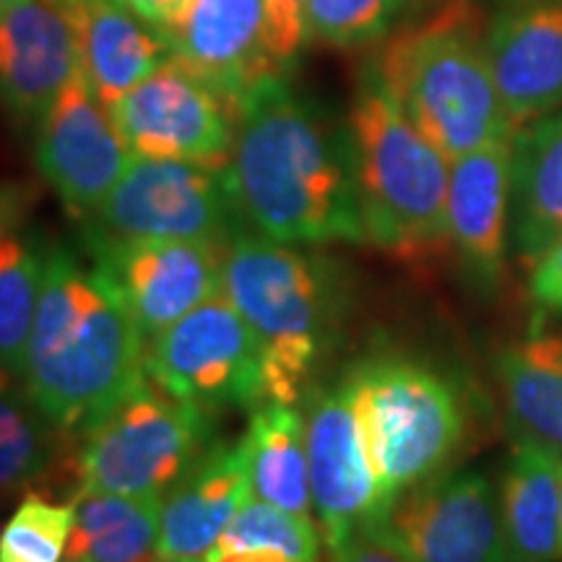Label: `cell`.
<instances>
[{"instance_id":"cell-1","label":"cell","mask_w":562,"mask_h":562,"mask_svg":"<svg viewBox=\"0 0 562 562\" xmlns=\"http://www.w3.org/2000/svg\"><path fill=\"white\" fill-rule=\"evenodd\" d=\"M227 180L258 235L286 245L368 243L349 131L302 100L284 74L237 104Z\"/></svg>"},{"instance_id":"cell-2","label":"cell","mask_w":562,"mask_h":562,"mask_svg":"<svg viewBox=\"0 0 562 562\" xmlns=\"http://www.w3.org/2000/svg\"><path fill=\"white\" fill-rule=\"evenodd\" d=\"M144 334L94 263L45 250L21 383L66 435L94 427L144 372Z\"/></svg>"},{"instance_id":"cell-3","label":"cell","mask_w":562,"mask_h":562,"mask_svg":"<svg viewBox=\"0 0 562 562\" xmlns=\"http://www.w3.org/2000/svg\"><path fill=\"white\" fill-rule=\"evenodd\" d=\"M224 297L261 344L269 402L297 404L341 339L347 273L321 252L237 232L224 245Z\"/></svg>"},{"instance_id":"cell-4","label":"cell","mask_w":562,"mask_h":562,"mask_svg":"<svg viewBox=\"0 0 562 562\" xmlns=\"http://www.w3.org/2000/svg\"><path fill=\"white\" fill-rule=\"evenodd\" d=\"M347 131L368 243L406 261L446 248L451 161L406 117L378 63L362 68Z\"/></svg>"},{"instance_id":"cell-5","label":"cell","mask_w":562,"mask_h":562,"mask_svg":"<svg viewBox=\"0 0 562 562\" xmlns=\"http://www.w3.org/2000/svg\"><path fill=\"white\" fill-rule=\"evenodd\" d=\"M375 63L406 117L448 161L516 136L467 0L404 30Z\"/></svg>"},{"instance_id":"cell-6","label":"cell","mask_w":562,"mask_h":562,"mask_svg":"<svg viewBox=\"0 0 562 562\" xmlns=\"http://www.w3.org/2000/svg\"><path fill=\"white\" fill-rule=\"evenodd\" d=\"M364 453L385 508L417 484L442 474L467 435L459 389L409 357L357 362L344 381Z\"/></svg>"},{"instance_id":"cell-7","label":"cell","mask_w":562,"mask_h":562,"mask_svg":"<svg viewBox=\"0 0 562 562\" xmlns=\"http://www.w3.org/2000/svg\"><path fill=\"white\" fill-rule=\"evenodd\" d=\"M216 414L161 391L146 372L81 435V490L165 495L214 446Z\"/></svg>"},{"instance_id":"cell-8","label":"cell","mask_w":562,"mask_h":562,"mask_svg":"<svg viewBox=\"0 0 562 562\" xmlns=\"http://www.w3.org/2000/svg\"><path fill=\"white\" fill-rule=\"evenodd\" d=\"M144 372L170 396L214 414L269 404L261 344L224 294L146 339Z\"/></svg>"},{"instance_id":"cell-9","label":"cell","mask_w":562,"mask_h":562,"mask_svg":"<svg viewBox=\"0 0 562 562\" xmlns=\"http://www.w3.org/2000/svg\"><path fill=\"white\" fill-rule=\"evenodd\" d=\"M89 235L108 240H206L227 245L243 222L227 167L133 157L91 214Z\"/></svg>"},{"instance_id":"cell-10","label":"cell","mask_w":562,"mask_h":562,"mask_svg":"<svg viewBox=\"0 0 562 562\" xmlns=\"http://www.w3.org/2000/svg\"><path fill=\"white\" fill-rule=\"evenodd\" d=\"M133 157L182 159L224 170L237 136V110L199 76L167 60L110 108Z\"/></svg>"},{"instance_id":"cell-11","label":"cell","mask_w":562,"mask_h":562,"mask_svg":"<svg viewBox=\"0 0 562 562\" xmlns=\"http://www.w3.org/2000/svg\"><path fill=\"white\" fill-rule=\"evenodd\" d=\"M375 526L414 562H513L501 492L482 472L438 474L417 484Z\"/></svg>"},{"instance_id":"cell-12","label":"cell","mask_w":562,"mask_h":562,"mask_svg":"<svg viewBox=\"0 0 562 562\" xmlns=\"http://www.w3.org/2000/svg\"><path fill=\"white\" fill-rule=\"evenodd\" d=\"M89 250L144 339L224 294V245L206 240H108L89 235Z\"/></svg>"},{"instance_id":"cell-13","label":"cell","mask_w":562,"mask_h":562,"mask_svg":"<svg viewBox=\"0 0 562 562\" xmlns=\"http://www.w3.org/2000/svg\"><path fill=\"white\" fill-rule=\"evenodd\" d=\"M305 448L315 521L328 552L339 550L355 531L389 516L364 453L360 427L347 391L315 389L307 396Z\"/></svg>"},{"instance_id":"cell-14","label":"cell","mask_w":562,"mask_h":562,"mask_svg":"<svg viewBox=\"0 0 562 562\" xmlns=\"http://www.w3.org/2000/svg\"><path fill=\"white\" fill-rule=\"evenodd\" d=\"M131 161L133 154L110 110L97 100L79 70L40 123V172L70 214L91 216Z\"/></svg>"},{"instance_id":"cell-15","label":"cell","mask_w":562,"mask_h":562,"mask_svg":"<svg viewBox=\"0 0 562 562\" xmlns=\"http://www.w3.org/2000/svg\"><path fill=\"white\" fill-rule=\"evenodd\" d=\"M81 70L79 32L66 0H21L0 13V102L42 123Z\"/></svg>"},{"instance_id":"cell-16","label":"cell","mask_w":562,"mask_h":562,"mask_svg":"<svg viewBox=\"0 0 562 562\" xmlns=\"http://www.w3.org/2000/svg\"><path fill=\"white\" fill-rule=\"evenodd\" d=\"M510 144L501 140L451 161L448 245L474 292L495 294L510 252Z\"/></svg>"},{"instance_id":"cell-17","label":"cell","mask_w":562,"mask_h":562,"mask_svg":"<svg viewBox=\"0 0 562 562\" xmlns=\"http://www.w3.org/2000/svg\"><path fill=\"white\" fill-rule=\"evenodd\" d=\"M492 79L513 128L562 108V0H521L484 32Z\"/></svg>"},{"instance_id":"cell-18","label":"cell","mask_w":562,"mask_h":562,"mask_svg":"<svg viewBox=\"0 0 562 562\" xmlns=\"http://www.w3.org/2000/svg\"><path fill=\"white\" fill-rule=\"evenodd\" d=\"M167 34L172 60L235 110L258 81L284 74L269 53L266 0H193L188 16Z\"/></svg>"},{"instance_id":"cell-19","label":"cell","mask_w":562,"mask_h":562,"mask_svg":"<svg viewBox=\"0 0 562 562\" xmlns=\"http://www.w3.org/2000/svg\"><path fill=\"white\" fill-rule=\"evenodd\" d=\"M248 456L243 440L214 442L161 495L159 554L201 560L220 544L237 510L250 501Z\"/></svg>"},{"instance_id":"cell-20","label":"cell","mask_w":562,"mask_h":562,"mask_svg":"<svg viewBox=\"0 0 562 562\" xmlns=\"http://www.w3.org/2000/svg\"><path fill=\"white\" fill-rule=\"evenodd\" d=\"M81 47V70L104 108L172 60L170 34L121 0H68Z\"/></svg>"},{"instance_id":"cell-21","label":"cell","mask_w":562,"mask_h":562,"mask_svg":"<svg viewBox=\"0 0 562 562\" xmlns=\"http://www.w3.org/2000/svg\"><path fill=\"white\" fill-rule=\"evenodd\" d=\"M562 235V108L510 144V252L526 269Z\"/></svg>"},{"instance_id":"cell-22","label":"cell","mask_w":562,"mask_h":562,"mask_svg":"<svg viewBox=\"0 0 562 562\" xmlns=\"http://www.w3.org/2000/svg\"><path fill=\"white\" fill-rule=\"evenodd\" d=\"M501 510L513 562L562 560V451L521 432L505 461Z\"/></svg>"},{"instance_id":"cell-23","label":"cell","mask_w":562,"mask_h":562,"mask_svg":"<svg viewBox=\"0 0 562 562\" xmlns=\"http://www.w3.org/2000/svg\"><path fill=\"white\" fill-rule=\"evenodd\" d=\"M497 381L524 435L562 451V339L533 315L529 334L497 355Z\"/></svg>"},{"instance_id":"cell-24","label":"cell","mask_w":562,"mask_h":562,"mask_svg":"<svg viewBox=\"0 0 562 562\" xmlns=\"http://www.w3.org/2000/svg\"><path fill=\"white\" fill-rule=\"evenodd\" d=\"M161 495L79 490L63 562H149L159 554Z\"/></svg>"},{"instance_id":"cell-25","label":"cell","mask_w":562,"mask_h":562,"mask_svg":"<svg viewBox=\"0 0 562 562\" xmlns=\"http://www.w3.org/2000/svg\"><path fill=\"white\" fill-rule=\"evenodd\" d=\"M250 495L294 516L313 518L305 419L294 404L269 402L252 412L243 438Z\"/></svg>"},{"instance_id":"cell-26","label":"cell","mask_w":562,"mask_h":562,"mask_svg":"<svg viewBox=\"0 0 562 562\" xmlns=\"http://www.w3.org/2000/svg\"><path fill=\"white\" fill-rule=\"evenodd\" d=\"M66 432L19 378L0 372V501L40 482L58 461Z\"/></svg>"},{"instance_id":"cell-27","label":"cell","mask_w":562,"mask_h":562,"mask_svg":"<svg viewBox=\"0 0 562 562\" xmlns=\"http://www.w3.org/2000/svg\"><path fill=\"white\" fill-rule=\"evenodd\" d=\"M45 252L9 229L0 235V372L19 378L42 292Z\"/></svg>"},{"instance_id":"cell-28","label":"cell","mask_w":562,"mask_h":562,"mask_svg":"<svg viewBox=\"0 0 562 562\" xmlns=\"http://www.w3.org/2000/svg\"><path fill=\"white\" fill-rule=\"evenodd\" d=\"M229 550H277L290 554L294 560H321L323 533L315 518L294 516L290 510H281L277 505L250 497L237 510L227 531L222 533L220 544Z\"/></svg>"},{"instance_id":"cell-29","label":"cell","mask_w":562,"mask_h":562,"mask_svg":"<svg viewBox=\"0 0 562 562\" xmlns=\"http://www.w3.org/2000/svg\"><path fill=\"white\" fill-rule=\"evenodd\" d=\"M74 501L55 503L42 492H26L0 529V562H63Z\"/></svg>"},{"instance_id":"cell-30","label":"cell","mask_w":562,"mask_h":562,"mask_svg":"<svg viewBox=\"0 0 562 562\" xmlns=\"http://www.w3.org/2000/svg\"><path fill=\"white\" fill-rule=\"evenodd\" d=\"M409 0H307L305 40L351 50L389 34Z\"/></svg>"},{"instance_id":"cell-31","label":"cell","mask_w":562,"mask_h":562,"mask_svg":"<svg viewBox=\"0 0 562 562\" xmlns=\"http://www.w3.org/2000/svg\"><path fill=\"white\" fill-rule=\"evenodd\" d=\"M305 3L307 0H266L269 53L284 74L297 60L302 42H305V21H302Z\"/></svg>"},{"instance_id":"cell-32","label":"cell","mask_w":562,"mask_h":562,"mask_svg":"<svg viewBox=\"0 0 562 562\" xmlns=\"http://www.w3.org/2000/svg\"><path fill=\"white\" fill-rule=\"evenodd\" d=\"M529 294L537 315H562V235L531 266Z\"/></svg>"},{"instance_id":"cell-33","label":"cell","mask_w":562,"mask_h":562,"mask_svg":"<svg viewBox=\"0 0 562 562\" xmlns=\"http://www.w3.org/2000/svg\"><path fill=\"white\" fill-rule=\"evenodd\" d=\"M331 562H414L381 526L355 531L339 550L328 552Z\"/></svg>"},{"instance_id":"cell-34","label":"cell","mask_w":562,"mask_h":562,"mask_svg":"<svg viewBox=\"0 0 562 562\" xmlns=\"http://www.w3.org/2000/svg\"><path fill=\"white\" fill-rule=\"evenodd\" d=\"M121 3L159 30L172 32L188 16L193 0H121Z\"/></svg>"},{"instance_id":"cell-35","label":"cell","mask_w":562,"mask_h":562,"mask_svg":"<svg viewBox=\"0 0 562 562\" xmlns=\"http://www.w3.org/2000/svg\"><path fill=\"white\" fill-rule=\"evenodd\" d=\"M203 562H307V560H294L290 554L277 552V550H256V547H248V550H229V547H214ZM323 562V560H313Z\"/></svg>"},{"instance_id":"cell-36","label":"cell","mask_w":562,"mask_h":562,"mask_svg":"<svg viewBox=\"0 0 562 562\" xmlns=\"http://www.w3.org/2000/svg\"><path fill=\"white\" fill-rule=\"evenodd\" d=\"M24 216V193L16 186H0V235L16 227Z\"/></svg>"},{"instance_id":"cell-37","label":"cell","mask_w":562,"mask_h":562,"mask_svg":"<svg viewBox=\"0 0 562 562\" xmlns=\"http://www.w3.org/2000/svg\"><path fill=\"white\" fill-rule=\"evenodd\" d=\"M149 562H201V560H193V558H165V554H157V558H151Z\"/></svg>"},{"instance_id":"cell-38","label":"cell","mask_w":562,"mask_h":562,"mask_svg":"<svg viewBox=\"0 0 562 562\" xmlns=\"http://www.w3.org/2000/svg\"><path fill=\"white\" fill-rule=\"evenodd\" d=\"M21 0H0V13H5L9 9H13V5H19Z\"/></svg>"},{"instance_id":"cell-39","label":"cell","mask_w":562,"mask_h":562,"mask_svg":"<svg viewBox=\"0 0 562 562\" xmlns=\"http://www.w3.org/2000/svg\"><path fill=\"white\" fill-rule=\"evenodd\" d=\"M467 3H476V0H467ZM503 3H508V5H513V3H521V0H503Z\"/></svg>"},{"instance_id":"cell-40","label":"cell","mask_w":562,"mask_h":562,"mask_svg":"<svg viewBox=\"0 0 562 562\" xmlns=\"http://www.w3.org/2000/svg\"><path fill=\"white\" fill-rule=\"evenodd\" d=\"M66 3H68V0H66Z\"/></svg>"}]
</instances>
